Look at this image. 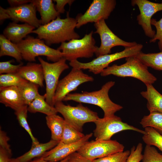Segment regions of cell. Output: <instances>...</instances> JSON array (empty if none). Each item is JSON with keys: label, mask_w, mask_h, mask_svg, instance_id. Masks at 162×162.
<instances>
[{"label": "cell", "mask_w": 162, "mask_h": 162, "mask_svg": "<svg viewBox=\"0 0 162 162\" xmlns=\"http://www.w3.org/2000/svg\"><path fill=\"white\" fill-rule=\"evenodd\" d=\"M76 24V19L70 17L68 13L66 18L61 19L58 16L49 23L41 25L32 33L37 34L38 38L49 46L79 39L80 36L74 30Z\"/></svg>", "instance_id": "1"}, {"label": "cell", "mask_w": 162, "mask_h": 162, "mask_svg": "<svg viewBox=\"0 0 162 162\" xmlns=\"http://www.w3.org/2000/svg\"><path fill=\"white\" fill-rule=\"evenodd\" d=\"M115 84L114 81H109L104 85L101 89L98 91L70 93L65 97L63 101L73 100L80 103L96 105L103 110L104 117H111L115 115L116 112L123 108L121 105L112 101L109 96V91Z\"/></svg>", "instance_id": "2"}, {"label": "cell", "mask_w": 162, "mask_h": 162, "mask_svg": "<svg viewBox=\"0 0 162 162\" xmlns=\"http://www.w3.org/2000/svg\"><path fill=\"white\" fill-rule=\"evenodd\" d=\"M126 62L120 65L108 66L100 74L102 76L112 75L120 77H132L140 80L146 85L152 84L157 78L148 70V67L136 56L125 58Z\"/></svg>", "instance_id": "3"}, {"label": "cell", "mask_w": 162, "mask_h": 162, "mask_svg": "<svg viewBox=\"0 0 162 162\" xmlns=\"http://www.w3.org/2000/svg\"><path fill=\"white\" fill-rule=\"evenodd\" d=\"M16 44L22 59L29 62H35L36 58L40 56H46L48 60L54 62L63 57L61 51L50 47L43 40L38 38L27 36Z\"/></svg>", "instance_id": "4"}, {"label": "cell", "mask_w": 162, "mask_h": 162, "mask_svg": "<svg viewBox=\"0 0 162 162\" xmlns=\"http://www.w3.org/2000/svg\"><path fill=\"white\" fill-rule=\"evenodd\" d=\"M143 47L142 44H137L134 46L125 48L120 52L99 56L88 62L82 63L76 60L70 62L69 65L72 68L88 69L89 72L97 74H100L110 63L116 60L136 56L141 52Z\"/></svg>", "instance_id": "5"}, {"label": "cell", "mask_w": 162, "mask_h": 162, "mask_svg": "<svg viewBox=\"0 0 162 162\" xmlns=\"http://www.w3.org/2000/svg\"><path fill=\"white\" fill-rule=\"evenodd\" d=\"M54 107L63 116L65 122L82 132L85 124L94 122L99 117L98 113L80 103L76 106L66 105L62 101L56 102Z\"/></svg>", "instance_id": "6"}, {"label": "cell", "mask_w": 162, "mask_h": 162, "mask_svg": "<svg viewBox=\"0 0 162 162\" xmlns=\"http://www.w3.org/2000/svg\"><path fill=\"white\" fill-rule=\"evenodd\" d=\"M93 33L92 31L81 39H73L62 43L57 49L61 50L63 57L70 62L79 58L92 57L98 48L95 45Z\"/></svg>", "instance_id": "7"}, {"label": "cell", "mask_w": 162, "mask_h": 162, "mask_svg": "<svg viewBox=\"0 0 162 162\" xmlns=\"http://www.w3.org/2000/svg\"><path fill=\"white\" fill-rule=\"evenodd\" d=\"M96 128L94 130L95 140H109L116 134L125 130H131L143 135L145 131L123 122L115 115L110 117L99 118L94 122Z\"/></svg>", "instance_id": "8"}, {"label": "cell", "mask_w": 162, "mask_h": 162, "mask_svg": "<svg viewBox=\"0 0 162 162\" xmlns=\"http://www.w3.org/2000/svg\"><path fill=\"white\" fill-rule=\"evenodd\" d=\"M38 59L43 70L46 85L44 94L46 100L50 105L54 107V98L59 77L63 72L69 68V66L66 63V60L63 57L53 63L46 62L40 57Z\"/></svg>", "instance_id": "9"}, {"label": "cell", "mask_w": 162, "mask_h": 162, "mask_svg": "<svg viewBox=\"0 0 162 162\" xmlns=\"http://www.w3.org/2000/svg\"><path fill=\"white\" fill-rule=\"evenodd\" d=\"M124 147L116 140H92L88 141L77 151L81 155L93 160L124 151Z\"/></svg>", "instance_id": "10"}, {"label": "cell", "mask_w": 162, "mask_h": 162, "mask_svg": "<svg viewBox=\"0 0 162 162\" xmlns=\"http://www.w3.org/2000/svg\"><path fill=\"white\" fill-rule=\"evenodd\" d=\"M105 20L101 19L95 23L96 29L94 33L98 34L101 40V44L95 53L96 56L110 54L111 49L116 46H122L125 48L134 46L137 44L136 42H129L121 39L115 34L106 25Z\"/></svg>", "instance_id": "11"}, {"label": "cell", "mask_w": 162, "mask_h": 162, "mask_svg": "<svg viewBox=\"0 0 162 162\" xmlns=\"http://www.w3.org/2000/svg\"><path fill=\"white\" fill-rule=\"evenodd\" d=\"M36 7L32 2L6 9L0 6V20L10 19L14 22H24L38 28L41 23L36 16Z\"/></svg>", "instance_id": "12"}, {"label": "cell", "mask_w": 162, "mask_h": 162, "mask_svg": "<svg viewBox=\"0 0 162 162\" xmlns=\"http://www.w3.org/2000/svg\"><path fill=\"white\" fill-rule=\"evenodd\" d=\"M94 80L92 76L83 73L82 69L72 68L69 73L58 82L54 98V105L57 102L63 101L68 94L76 90L81 84Z\"/></svg>", "instance_id": "13"}, {"label": "cell", "mask_w": 162, "mask_h": 162, "mask_svg": "<svg viewBox=\"0 0 162 162\" xmlns=\"http://www.w3.org/2000/svg\"><path fill=\"white\" fill-rule=\"evenodd\" d=\"M116 5L115 0H93L86 12L76 18V28L88 23H96L102 19H107Z\"/></svg>", "instance_id": "14"}, {"label": "cell", "mask_w": 162, "mask_h": 162, "mask_svg": "<svg viewBox=\"0 0 162 162\" xmlns=\"http://www.w3.org/2000/svg\"><path fill=\"white\" fill-rule=\"evenodd\" d=\"M131 4L133 6L137 5L140 10V14L136 19L138 24L142 27L146 35L152 38L156 32L151 26V18L156 12L162 11V3H154L147 0H132Z\"/></svg>", "instance_id": "15"}, {"label": "cell", "mask_w": 162, "mask_h": 162, "mask_svg": "<svg viewBox=\"0 0 162 162\" xmlns=\"http://www.w3.org/2000/svg\"><path fill=\"white\" fill-rule=\"evenodd\" d=\"M90 133L85 135L80 140L76 142L65 144L61 142L54 148L46 152L40 158L52 162H58L68 157L77 151L92 136Z\"/></svg>", "instance_id": "16"}, {"label": "cell", "mask_w": 162, "mask_h": 162, "mask_svg": "<svg viewBox=\"0 0 162 162\" xmlns=\"http://www.w3.org/2000/svg\"><path fill=\"white\" fill-rule=\"evenodd\" d=\"M0 102L15 111L26 105L19 87L16 86L0 89Z\"/></svg>", "instance_id": "17"}, {"label": "cell", "mask_w": 162, "mask_h": 162, "mask_svg": "<svg viewBox=\"0 0 162 162\" xmlns=\"http://www.w3.org/2000/svg\"><path fill=\"white\" fill-rule=\"evenodd\" d=\"M35 28L27 23L19 24L13 22H10L4 29L3 34L13 43L17 44L32 33Z\"/></svg>", "instance_id": "18"}, {"label": "cell", "mask_w": 162, "mask_h": 162, "mask_svg": "<svg viewBox=\"0 0 162 162\" xmlns=\"http://www.w3.org/2000/svg\"><path fill=\"white\" fill-rule=\"evenodd\" d=\"M17 73L26 80L37 84L41 87L44 86V72L40 63H28L26 65L21 66Z\"/></svg>", "instance_id": "19"}, {"label": "cell", "mask_w": 162, "mask_h": 162, "mask_svg": "<svg viewBox=\"0 0 162 162\" xmlns=\"http://www.w3.org/2000/svg\"><path fill=\"white\" fill-rule=\"evenodd\" d=\"M40 13L41 25L46 24L60 16L52 0H32Z\"/></svg>", "instance_id": "20"}, {"label": "cell", "mask_w": 162, "mask_h": 162, "mask_svg": "<svg viewBox=\"0 0 162 162\" xmlns=\"http://www.w3.org/2000/svg\"><path fill=\"white\" fill-rule=\"evenodd\" d=\"M59 142L51 139L45 143L39 142L32 143L30 150L16 158L20 162H30L34 158L41 157L46 152L55 147Z\"/></svg>", "instance_id": "21"}, {"label": "cell", "mask_w": 162, "mask_h": 162, "mask_svg": "<svg viewBox=\"0 0 162 162\" xmlns=\"http://www.w3.org/2000/svg\"><path fill=\"white\" fill-rule=\"evenodd\" d=\"M146 90L140 94L147 100V107L150 112H157L162 113V94L158 92L152 84L146 85Z\"/></svg>", "instance_id": "22"}, {"label": "cell", "mask_w": 162, "mask_h": 162, "mask_svg": "<svg viewBox=\"0 0 162 162\" xmlns=\"http://www.w3.org/2000/svg\"><path fill=\"white\" fill-rule=\"evenodd\" d=\"M28 110L31 113L39 112L46 116L56 114L58 113L54 106H51L46 102L45 95H42L39 93L28 106Z\"/></svg>", "instance_id": "23"}, {"label": "cell", "mask_w": 162, "mask_h": 162, "mask_svg": "<svg viewBox=\"0 0 162 162\" xmlns=\"http://www.w3.org/2000/svg\"><path fill=\"white\" fill-rule=\"evenodd\" d=\"M46 124L51 133V140L60 142L62 137L65 120L56 114L46 116Z\"/></svg>", "instance_id": "24"}, {"label": "cell", "mask_w": 162, "mask_h": 162, "mask_svg": "<svg viewBox=\"0 0 162 162\" xmlns=\"http://www.w3.org/2000/svg\"><path fill=\"white\" fill-rule=\"evenodd\" d=\"M8 56L12 57L20 63L22 58L16 44L12 42L3 34L0 35V56Z\"/></svg>", "instance_id": "25"}, {"label": "cell", "mask_w": 162, "mask_h": 162, "mask_svg": "<svg viewBox=\"0 0 162 162\" xmlns=\"http://www.w3.org/2000/svg\"><path fill=\"white\" fill-rule=\"evenodd\" d=\"M135 56L148 67L162 70V51L158 53H148L141 52Z\"/></svg>", "instance_id": "26"}, {"label": "cell", "mask_w": 162, "mask_h": 162, "mask_svg": "<svg viewBox=\"0 0 162 162\" xmlns=\"http://www.w3.org/2000/svg\"><path fill=\"white\" fill-rule=\"evenodd\" d=\"M140 123L143 128H152L162 136V113L150 112L148 115L143 117Z\"/></svg>", "instance_id": "27"}, {"label": "cell", "mask_w": 162, "mask_h": 162, "mask_svg": "<svg viewBox=\"0 0 162 162\" xmlns=\"http://www.w3.org/2000/svg\"><path fill=\"white\" fill-rule=\"evenodd\" d=\"M28 82L22 77L17 73L1 74L0 89L11 86L20 87Z\"/></svg>", "instance_id": "28"}, {"label": "cell", "mask_w": 162, "mask_h": 162, "mask_svg": "<svg viewBox=\"0 0 162 162\" xmlns=\"http://www.w3.org/2000/svg\"><path fill=\"white\" fill-rule=\"evenodd\" d=\"M85 135L65 121L64 130L60 142L65 144H69L78 142L83 138Z\"/></svg>", "instance_id": "29"}, {"label": "cell", "mask_w": 162, "mask_h": 162, "mask_svg": "<svg viewBox=\"0 0 162 162\" xmlns=\"http://www.w3.org/2000/svg\"><path fill=\"white\" fill-rule=\"evenodd\" d=\"M144 128L146 134L142 137L143 141L146 145L156 146L162 153V136L152 128Z\"/></svg>", "instance_id": "30"}, {"label": "cell", "mask_w": 162, "mask_h": 162, "mask_svg": "<svg viewBox=\"0 0 162 162\" xmlns=\"http://www.w3.org/2000/svg\"><path fill=\"white\" fill-rule=\"evenodd\" d=\"M28 106L25 105L15 111V114L20 125L28 133L32 143L39 142L33 135L27 120Z\"/></svg>", "instance_id": "31"}, {"label": "cell", "mask_w": 162, "mask_h": 162, "mask_svg": "<svg viewBox=\"0 0 162 162\" xmlns=\"http://www.w3.org/2000/svg\"><path fill=\"white\" fill-rule=\"evenodd\" d=\"M39 87L37 84L28 82L23 86L18 87L26 105H28L39 93Z\"/></svg>", "instance_id": "32"}, {"label": "cell", "mask_w": 162, "mask_h": 162, "mask_svg": "<svg viewBox=\"0 0 162 162\" xmlns=\"http://www.w3.org/2000/svg\"><path fill=\"white\" fill-rule=\"evenodd\" d=\"M142 160V162H162V154L153 146L146 145Z\"/></svg>", "instance_id": "33"}, {"label": "cell", "mask_w": 162, "mask_h": 162, "mask_svg": "<svg viewBox=\"0 0 162 162\" xmlns=\"http://www.w3.org/2000/svg\"><path fill=\"white\" fill-rule=\"evenodd\" d=\"M130 154V150L124 151L95 159L92 162H126Z\"/></svg>", "instance_id": "34"}, {"label": "cell", "mask_w": 162, "mask_h": 162, "mask_svg": "<svg viewBox=\"0 0 162 162\" xmlns=\"http://www.w3.org/2000/svg\"><path fill=\"white\" fill-rule=\"evenodd\" d=\"M151 25L154 26L156 29V32L154 37L150 40V43H154L157 40L158 47L160 51H162V18L159 20L157 21L154 18L151 20Z\"/></svg>", "instance_id": "35"}, {"label": "cell", "mask_w": 162, "mask_h": 162, "mask_svg": "<svg viewBox=\"0 0 162 162\" xmlns=\"http://www.w3.org/2000/svg\"><path fill=\"white\" fill-rule=\"evenodd\" d=\"M12 60L0 62V74L17 73L20 67L23 65L21 62L18 65H14L11 63Z\"/></svg>", "instance_id": "36"}, {"label": "cell", "mask_w": 162, "mask_h": 162, "mask_svg": "<svg viewBox=\"0 0 162 162\" xmlns=\"http://www.w3.org/2000/svg\"><path fill=\"white\" fill-rule=\"evenodd\" d=\"M142 144L141 143H138L136 147L133 146L126 162H140L142 159Z\"/></svg>", "instance_id": "37"}, {"label": "cell", "mask_w": 162, "mask_h": 162, "mask_svg": "<svg viewBox=\"0 0 162 162\" xmlns=\"http://www.w3.org/2000/svg\"><path fill=\"white\" fill-rule=\"evenodd\" d=\"M10 138L7 136L6 133L0 130V147L5 149L10 152L12 153L10 146L8 143Z\"/></svg>", "instance_id": "38"}, {"label": "cell", "mask_w": 162, "mask_h": 162, "mask_svg": "<svg viewBox=\"0 0 162 162\" xmlns=\"http://www.w3.org/2000/svg\"><path fill=\"white\" fill-rule=\"evenodd\" d=\"M56 2L55 8L58 12L60 14L64 13L65 12L64 6L67 4L70 6L74 1L73 0H54Z\"/></svg>", "instance_id": "39"}, {"label": "cell", "mask_w": 162, "mask_h": 162, "mask_svg": "<svg viewBox=\"0 0 162 162\" xmlns=\"http://www.w3.org/2000/svg\"><path fill=\"white\" fill-rule=\"evenodd\" d=\"M92 161L82 156L77 152H75L68 156L67 162H92Z\"/></svg>", "instance_id": "40"}, {"label": "cell", "mask_w": 162, "mask_h": 162, "mask_svg": "<svg viewBox=\"0 0 162 162\" xmlns=\"http://www.w3.org/2000/svg\"><path fill=\"white\" fill-rule=\"evenodd\" d=\"M12 153L0 147V162H9L12 158Z\"/></svg>", "instance_id": "41"}, {"label": "cell", "mask_w": 162, "mask_h": 162, "mask_svg": "<svg viewBox=\"0 0 162 162\" xmlns=\"http://www.w3.org/2000/svg\"><path fill=\"white\" fill-rule=\"evenodd\" d=\"M8 2L10 6V7H14L31 3V0H8Z\"/></svg>", "instance_id": "42"}, {"label": "cell", "mask_w": 162, "mask_h": 162, "mask_svg": "<svg viewBox=\"0 0 162 162\" xmlns=\"http://www.w3.org/2000/svg\"><path fill=\"white\" fill-rule=\"evenodd\" d=\"M68 157L65 158L63 159V160H62L61 161H60L58 162H67L68 160ZM30 162H52L45 160L43 159L42 158H36L35 159H34V160H32Z\"/></svg>", "instance_id": "43"}, {"label": "cell", "mask_w": 162, "mask_h": 162, "mask_svg": "<svg viewBox=\"0 0 162 162\" xmlns=\"http://www.w3.org/2000/svg\"><path fill=\"white\" fill-rule=\"evenodd\" d=\"M9 162H20V161L17 159L12 158Z\"/></svg>", "instance_id": "44"}]
</instances>
